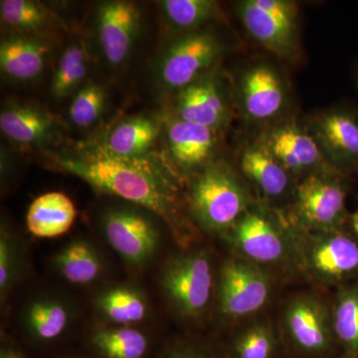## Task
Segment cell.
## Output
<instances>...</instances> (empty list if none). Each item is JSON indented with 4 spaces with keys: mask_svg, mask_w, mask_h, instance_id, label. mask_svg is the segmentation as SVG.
<instances>
[{
    "mask_svg": "<svg viewBox=\"0 0 358 358\" xmlns=\"http://www.w3.org/2000/svg\"><path fill=\"white\" fill-rule=\"evenodd\" d=\"M294 268L322 287L345 286L358 275V239L345 229L303 231L289 223Z\"/></svg>",
    "mask_w": 358,
    "mask_h": 358,
    "instance_id": "cell-3",
    "label": "cell"
},
{
    "mask_svg": "<svg viewBox=\"0 0 358 358\" xmlns=\"http://www.w3.org/2000/svg\"><path fill=\"white\" fill-rule=\"evenodd\" d=\"M94 308L110 326L138 327L150 317V303L141 289L131 285H115L96 294Z\"/></svg>",
    "mask_w": 358,
    "mask_h": 358,
    "instance_id": "cell-23",
    "label": "cell"
},
{
    "mask_svg": "<svg viewBox=\"0 0 358 358\" xmlns=\"http://www.w3.org/2000/svg\"><path fill=\"white\" fill-rule=\"evenodd\" d=\"M96 20V34L103 57L110 65L122 64L140 32V9L131 1H105L98 7Z\"/></svg>",
    "mask_w": 358,
    "mask_h": 358,
    "instance_id": "cell-19",
    "label": "cell"
},
{
    "mask_svg": "<svg viewBox=\"0 0 358 358\" xmlns=\"http://www.w3.org/2000/svg\"><path fill=\"white\" fill-rule=\"evenodd\" d=\"M348 190V176L336 169L310 174L296 182L287 220L303 231L343 229Z\"/></svg>",
    "mask_w": 358,
    "mask_h": 358,
    "instance_id": "cell-5",
    "label": "cell"
},
{
    "mask_svg": "<svg viewBox=\"0 0 358 358\" xmlns=\"http://www.w3.org/2000/svg\"><path fill=\"white\" fill-rule=\"evenodd\" d=\"M87 343L94 358H150L154 350L152 338L138 327H98Z\"/></svg>",
    "mask_w": 358,
    "mask_h": 358,
    "instance_id": "cell-22",
    "label": "cell"
},
{
    "mask_svg": "<svg viewBox=\"0 0 358 358\" xmlns=\"http://www.w3.org/2000/svg\"><path fill=\"white\" fill-rule=\"evenodd\" d=\"M352 226L355 234L358 237V210L352 216Z\"/></svg>",
    "mask_w": 358,
    "mask_h": 358,
    "instance_id": "cell-36",
    "label": "cell"
},
{
    "mask_svg": "<svg viewBox=\"0 0 358 358\" xmlns=\"http://www.w3.org/2000/svg\"><path fill=\"white\" fill-rule=\"evenodd\" d=\"M0 128L14 143L37 145L50 140L56 124L53 115L43 108L11 101L2 107Z\"/></svg>",
    "mask_w": 358,
    "mask_h": 358,
    "instance_id": "cell-21",
    "label": "cell"
},
{
    "mask_svg": "<svg viewBox=\"0 0 358 358\" xmlns=\"http://www.w3.org/2000/svg\"><path fill=\"white\" fill-rule=\"evenodd\" d=\"M333 327L341 358H358V284L339 287L333 305Z\"/></svg>",
    "mask_w": 358,
    "mask_h": 358,
    "instance_id": "cell-27",
    "label": "cell"
},
{
    "mask_svg": "<svg viewBox=\"0 0 358 358\" xmlns=\"http://www.w3.org/2000/svg\"><path fill=\"white\" fill-rule=\"evenodd\" d=\"M61 358H94L92 355H90L88 352L84 353V355H65Z\"/></svg>",
    "mask_w": 358,
    "mask_h": 358,
    "instance_id": "cell-37",
    "label": "cell"
},
{
    "mask_svg": "<svg viewBox=\"0 0 358 358\" xmlns=\"http://www.w3.org/2000/svg\"><path fill=\"white\" fill-rule=\"evenodd\" d=\"M224 237L240 258L266 268L294 270L293 240L284 211L257 200Z\"/></svg>",
    "mask_w": 358,
    "mask_h": 358,
    "instance_id": "cell-4",
    "label": "cell"
},
{
    "mask_svg": "<svg viewBox=\"0 0 358 358\" xmlns=\"http://www.w3.org/2000/svg\"><path fill=\"white\" fill-rule=\"evenodd\" d=\"M289 358H296V357H289Z\"/></svg>",
    "mask_w": 358,
    "mask_h": 358,
    "instance_id": "cell-38",
    "label": "cell"
},
{
    "mask_svg": "<svg viewBox=\"0 0 358 358\" xmlns=\"http://www.w3.org/2000/svg\"><path fill=\"white\" fill-rule=\"evenodd\" d=\"M107 93L102 85L89 82L75 94L69 108L71 122L79 128H89L102 115Z\"/></svg>",
    "mask_w": 358,
    "mask_h": 358,
    "instance_id": "cell-33",
    "label": "cell"
},
{
    "mask_svg": "<svg viewBox=\"0 0 358 358\" xmlns=\"http://www.w3.org/2000/svg\"><path fill=\"white\" fill-rule=\"evenodd\" d=\"M25 254L20 238L2 224L0 230V298L6 301L8 294L24 275Z\"/></svg>",
    "mask_w": 358,
    "mask_h": 358,
    "instance_id": "cell-32",
    "label": "cell"
},
{
    "mask_svg": "<svg viewBox=\"0 0 358 358\" xmlns=\"http://www.w3.org/2000/svg\"><path fill=\"white\" fill-rule=\"evenodd\" d=\"M89 53L86 43L74 42L63 52L51 83V94L56 99H63L78 91L87 76Z\"/></svg>",
    "mask_w": 358,
    "mask_h": 358,
    "instance_id": "cell-31",
    "label": "cell"
},
{
    "mask_svg": "<svg viewBox=\"0 0 358 358\" xmlns=\"http://www.w3.org/2000/svg\"><path fill=\"white\" fill-rule=\"evenodd\" d=\"M76 217L77 209L69 196L62 192H48L30 204L26 226L33 236L55 238L67 233Z\"/></svg>",
    "mask_w": 358,
    "mask_h": 358,
    "instance_id": "cell-25",
    "label": "cell"
},
{
    "mask_svg": "<svg viewBox=\"0 0 358 358\" xmlns=\"http://www.w3.org/2000/svg\"><path fill=\"white\" fill-rule=\"evenodd\" d=\"M272 292L268 268L237 256L226 259L216 281L218 313L226 320L246 319L267 306Z\"/></svg>",
    "mask_w": 358,
    "mask_h": 358,
    "instance_id": "cell-11",
    "label": "cell"
},
{
    "mask_svg": "<svg viewBox=\"0 0 358 358\" xmlns=\"http://www.w3.org/2000/svg\"><path fill=\"white\" fill-rule=\"evenodd\" d=\"M56 166L88 183L96 192L113 195L162 219L176 241L188 247L196 236L185 210L174 174L150 157H113L98 148L79 154H52Z\"/></svg>",
    "mask_w": 358,
    "mask_h": 358,
    "instance_id": "cell-1",
    "label": "cell"
},
{
    "mask_svg": "<svg viewBox=\"0 0 358 358\" xmlns=\"http://www.w3.org/2000/svg\"><path fill=\"white\" fill-rule=\"evenodd\" d=\"M235 13L250 37L275 57L293 63L301 54L300 10L292 0H241Z\"/></svg>",
    "mask_w": 358,
    "mask_h": 358,
    "instance_id": "cell-8",
    "label": "cell"
},
{
    "mask_svg": "<svg viewBox=\"0 0 358 358\" xmlns=\"http://www.w3.org/2000/svg\"><path fill=\"white\" fill-rule=\"evenodd\" d=\"M159 6L169 25L180 34L202 29L219 15L218 3L213 0H164Z\"/></svg>",
    "mask_w": 358,
    "mask_h": 358,
    "instance_id": "cell-29",
    "label": "cell"
},
{
    "mask_svg": "<svg viewBox=\"0 0 358 358\" xmlns=\"http://www.w3.org/2000/svg\"><path fill=\"white\" fill-rule=\"evenodd\" d=\"M256 138L296 182L310 174L336 169L324 159L305 121L291 115L261 129Z\"/></svg>",
    "mask_w": 358,
    "mask_h": 358,
    "instance_id": "cell-13",
    "label": "cell"
},
{
    "mask_svg": "<svg viewBox=\"0 0 358 358\" xmlns=\"http://www.w3.org/2000/svg\"><path fill=\"white\" fill-rule=\"evenodd\" d=\"M238 157V171L251 186L259 201L282 211V202H287L289 207L293 199L296 179L260 141L254 138L243 143Z\"/></svg>",
    "mask_w": 358,
    "mask_h": 358,
    "instance_id": "cell-16",
    "label": "cell"
},
{
    "mask_svg": "<svg viewBox=\"0 0 358 358\" xmlns=\"http://www.w3.org/2000/svg\"><path fill=\"white\" fill-rule=\"evenodd\" d=\"M233 98L244 119L261 129L289 117L292 107L288 79L267 59L252 61L238 73Z\"/></svg>",
    "mask_w": 358,
    "mask_h": 358,
    "instance_id": "cell-6",
    "label": "cell"
},
{
    "mask_svg": "<svg viewBox=\"0 0 358 358\" xmlns=\"http://www.w3.org/2000/svg\"><path fill=\"white\" fill-rule=\"evenodd\" d=\"M257 200L239 171L216 159L192 176L186 206L192 220L202 230L225 236Z\"/></svg>",
    "mask_w": 358,
    "mask_h": 358,
    "instance_id": "cell-2",
    "label": "cell"
},
{
    "mask_svg": "<svg viewBox=\"0 0 358 358\" xmlns=\"http://www.w3.org/2000/svg\"><path fill=\"white\" fill-rule=\"evenodd\" d=\"M224 51L223 42L209 30L183 33L160 56L157 81L166 91L179 92L213 70Z\"/></svg>",
    "mask_w": 358,
    "mask_h": 358,
    "instance_id": "cell-10",
    "label": "cell"
},
{
    "mask_svg": "<svg viewBox=\"0 0 358 358\" xmlns=\"http://www.w3.org/2000/svg\"><path fill=\"white\" fill-rule=\"evenodd\" d=\"M0 18L6 27L24 35L38 34L54 21L50 10L40 2L31 0H2Z\"/></svg>",
    "mask_w": 358,
    "mask_h": 358,
    "instance_id": "cell-30",
    "label": "cell"
},
{
    "mask_svg": "<svg viewBox=\"0 0 358 358\" xmlns=\"http://www.w3.org/2000/svg\"><path fill=\"white\" fill-rule=\"evenodd\" d=\"M50 51V43L36 35H11L0 45L2 73L14 81H32L43 72Z\"/></svg>",
    "mask_w": 358,
    "mask_h": 358,
    "instance_id": "cell-20",
    "label": "cell"
},
{
    "mask_svg": "<svg viewBox=\"0 0 358 358\" xmlns=\"http://www.w3.org/2000/svg\"><path fill=\"white\" fill-rule=\"evenodd\" d=\"M76 317L73 303L57 294H41L28 301L21 313V331L35 350H48L61 343Z\"/></svg>",
    "mask_w": 358,
    "mask_h": 358,
    "instance_id": "cell-17",
    "label": "cell"
},
{
    "mask_svg": "<svg viewBox=\"0 0 358 358\" xmlns=\"http://www.w3.org/2000/svg\"><path fill=\"white\" fill-rule=\"evenodd\" d=\"M159 358H225L211 346L187 339L169 343L160 352Z\"/></svg>",
    "mask_w": 358,
    "mask_h": 358,
    "instance_id": "cell-34",
    "label": "cell"
},
{
    "mask_svg": "<svg viewBox=\"0 0 358 358\" xmlns=\"http://www.w3.org/2000/svg\"><path fill=\"white\" fill-rule=\"evenodd\" d=\"M215 284L211 257L203 249L171 257L160 275V286L171 307L181 319L192 322L208 312Z\"/></svg>",
    "mask_w": 358,
    "mask_h": 358,
    "instance_id": "cell-7",
    "label": "cell"
},
{
    "mask_svg": "<svg viewBox=\"0 0 358 358\" xmlns=\"http://www.w3.org/2000/svg\"><path fill=\"white\" fill-rule=\"evenodd\" d=\"M0 358H29L20 345L13 339L2 336L0 345Z\"/></svg>",
    "mask_w": 358,
    "mask_h": 358,
    "instance_id": "cell-35",
    "label": "cell"
},
{
    "mask_svg": "<svg viewBox=\"0 0 358 358\" xmlns=\"http://www.w3.org/2000/svg\"><path fill=\"white\" fill-rule=\"evenodd\" d=\"M148 212L138 206H117L102 217L103 236L131 267H145L159 251L160 230Z\"/></svg>",
    "mask_w": 358,
    "mask_h": 358,
    "instance_id": "cell-12",
    "label": "cell"
},
{
    "mask_svg": "<svg viewBox=\"0 0 358 358\" xmlns=\"http://www.w3.org/2000/svg\"><path fill=\"white\" fill-rule=\"evenodd\" d=\"M159 131V124L155 119L136 115L115 124L98 148L105 154L124 159L147 157Z\"/></svg>",
    "mask_w": 358,
    "mask_h": 358,
    "instance_id": "cell-26",
    "label": "cell"
},
{
    "mask_svg": "<svg viewBox=\"0 0 358 358\" xmlns=\"http://www.w3.org/2000/svg\"><path fill=\"white\" fill-rule=\"evenodd\" d=\"M282 341L296 358H329L336 350L333 312L313 294L293 296L282 313Z\"/></svg>",
    "mask_w": 358,
    "mask_h": 358,
    "instance_id": "cell-9",
    "label": "cell"
},
{
    "mask_svg": "<svg viewBox=\"0 0 358 358\" xmlns=\"http://www.w3.org/2000/svg\"><path fill=\"white\" fill-rule=\"evenodd\" d=\"M282 341L268 320H256L238 331L223 353L225 358H282Z\"/></svg>",
    "mask_w": 358,
    "mask_h": 358,
    "instance_id": "cell-28",
    "label": "cell"
},
{
    "mask_svg": "<svg viewBox=\"0 0 358 358\" xmlns=\"http://www.w3.org/2000/svg\"><path fill=\"white\" fill-rule=\"evenodd\" d=\"M307 128L324 159L339 173H358V113L345 106L308 117Z\"/></svg>",
    "mask_w": 358,
    "mask_h": 358,
    "instance_id": "cell-14",
    "label": "cell"
},
{
    "mask_svg": "<svg viewBox=\"0 0 358 358\" xmlns=\"http://www.w3.org/2000/svg\"><path fill=\"white\" fill-rule=\"evenodd\" d=\"M219 133L195 122L171 120L167 122L166 143L174 169L192 176L216 160Z\"/></svg>",
    "mask_w": 358,
    "mask_h": 358,
    "instance_id": "cell-18",
    "label": "cell"
},
{
    "mask_svg": "<svg viewBox=\"0 0 358 358\" xmlns=\"http://www.w3.org/2000/svg\"><path fill=\"white\" fill-rule=\"evenodd\" d=\"M233 100L213 69L178 92L174 117L221 131L232 120Z\"/></svg>",
    "mask_w": 358,
    "mask_h": 358,
    "instance_id": "cell-15",
    "label": "cell"
},
{
    "mask_svg": "<svg viewBox=\"0 0 358 358\" xmlns=\"http://www.w3.org/2000/svg\"><path fill=\"white\" fill-rule=\"evenodd\" d=\"M53 267L62 279L74 286L98 282L106 271V261L96 246L86 239L68 242L53 257Z\"/></svg>",
    "mask_w": 358,
    "mask_h": 358,
    "instance_id": "cell-24",
    "label": "cell"
}]
</instances>
